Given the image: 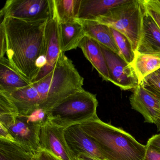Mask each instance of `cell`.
<instances>
[{"label": "cell", "mask_w": 160, "mask_h": 160, "mask_svg": "<svg viewBox=\"0 0 160 160\" xmlns=\"http://www.w3.org/2000/svg\"><path fill=\"white\" fill-rule=\"evenodd\" d=\"M146 152L144 160H160V152L151 146L146 145Z\"/></svg>", "instance_id": "obj_26"}, {"label": "cell", "mask_w": 160, "mask_h": 160, "mask_svg": "<svg viewBox=\"0 0 160 160\" xmlns=\"http://www.w3.org/2000/svg\"><path fill=\"white\" fill-rule=\"evenodd\" d=\"M75 160H84L83 159H80V158H76Z\"/></svg>", "instance_id": "obj_32"}, {"label": "cell", "mask_w": 160, "mask_h": 160, "mask_svg": "<svg viewBox=\"0 0 160 160\" xmlns=\"http://www.w3.org/2000/svg\"><path fill=\"white\" fill-rule=\"evenodd\" d=\"M65 128L48 120L41 128L40 145L42 150L53 153L61 160H75L65 139Z\"/></svg>", "instance_id": "obj_10"}, {"label": "cell", "mask_w": 160, "mask_h": 160, "mask_svg": "<svg viewBox=\"0 0 160 160\" xmlns=\"http://www.w3.org/2000/svg\"><path fill=\"white\" fill-rule=\"evenodd\" d=\"M55 10L54 0H7L0 12L1 20L11 17L27 21L46 20Z\"/></svg>", "instance_id": "obj_7"}, {"label": "cell", "mask_w": 160, "mask_h": 160, "mask_svg": "<svg viewBox=\"0 0 160 160\" xmlns=\"http://www.w3.org/2000/svg\"><path fill=\"white\" fill-rule=\"evenodd\" d=\"M145 8L143 0H129L93 21L112 28L125 35L135 52L141 41Z\"/></svg>", "instance_id": "obj_4"}, {"label": "cell", "mask_w": 160, "mask_h": 160, "mask_svg": "<svg viewBox=\"0 0 160 160\" xmlns=\"http://www.w3.org/2000/svg\"><path fill=\"white\" fill-rule=\"evenodd\" d=\"M139 84L149 75L160 69V51L153 53L135 52V58L132 62Z\"/></svg>", "instance_id": "obj_21"}, {"label": "cell", "mask_w": 160, "mask_h": 160, "mask_svg": "<svg viewBox=\"0 0 160 160\" xmlns=\"http://www.w3.org/2000/svg\"><path fill=\"white\" fill-rule=\"evenodd\" d=\"M129 100L132 108L142 115L145 122L155 124L160 113V101L140 85L134 89Z\"/></svg>", "instance_id": "obj_12"}, {"label": "cell", "mask_w": 160, "mask_h": 160, "mask_svg": "<svg viewBox=\"0 0 160 160\" xmlns=\"http://www.w3.org/2000/svg\"><path fill=\"white\" fill-rule=\"evenodd\" d=\"M98 102L95 94L85 90L70 95L48 112V118L56 125L67 128L98 117Z\"/></svg>", "instance_id": "obj_5"}, {"label": "cell", "mask_w": 160, "mask_h": 160, "mask_svg": "<svg viewBox=\"0 0 160 160\" xmlns=\"http://www.w3.org/2000/svg\"><path fill=\"white\" fill-rule=\"evenodd\" d=\"M31 85L11 66L8 59L0 58V91L11 92Z\"/></svg>", "instance_id": "obj_20"}, {"label": "cell", "mask_w": 160, "mask_h": 160, "mask_svg": "<svg viewBox=\"0 0 160 160\" xmlns=\"http://www.w3.org/2000/svg\"><path fill=\"white\" fill-rule=\"evenodd\" d=\"M0 58L5 57L6 52V42L3 27L0 25Z\"/></svg>", "instance_id": "obj_27"}, {"label": "cell", "mask_w": 160, "mask_h": 160, "mask_svg": "<svg viewBox=\"0 0 160 160\" xmlns=\"http://www.w3.org/2000/svg\"><path fill=\"white\" fill-rule=\"evenodd\" d=\"M59 20L56 8L51 18L47 22L45 28L46 53L47 63L41 70L32 84L37 83L51 72L56 66L58 58L61 53Z\"/></svg>", "instance_id": "obj_11"}, {"label": "cell", "mask_w": 160, "mask_h": 160, "mask_svg": "<svg viewBox=\"0 0 160 160\" xmlns=\"http://www.w3.org/2000/svg\"><path fill=\"white\" fill-rule=\"evenodd\" d=\"M139 85L160 101V69L146 77Z\"/></svg>", "instance_id": "obj_24"}, {"label": "cell", "mask_w": 160, "mask_h": 160, "mask_svg": "<svg viewBox=\"0 0 160 160\" xmlns=\"http://www.w3.org/2000/svg\"><path fill=\"white\" fill-rule=\"evenodd\" d=\"M2 92L8 97L20 115L29 116L36 110L41 109V97L32 84L11 92Z\"/></svg>", "instance_id": "obj_13"}, {"label": "cell", "mask_w": 160, "mask_h": 160, "mask_svg": "<svg viewBox=\"0 0 160 160\" xmlns=\"http://www.w3.org/2000/svg\"><path fill=\"white\" fill-rule=\"evenodd\" d=\"M41 97V108L47 113L55 106L78 91L83 90L84 78L65 53L60 54L54 70L32 84Z\"/></svg>", "instance_id": "obj_3"}, {"label": "cell", "mask_w": 160, "mask_h": 160, "mask_svg": "<svg viewBox=\"0 0 160 160\" xmlns=\"http://www.w3.org/2000/svg\"><path fill=\"white\" fill-rule=\"evenodd\" d=\"M48 20L27 21L8 17L1 21L6 38L8 61L32 84L39 74L36 61L41 55H46L45 28Z\"/></svg>", "instance_id": "obj_1"}, {"label": "cell", "mask_w": 160, "mask_h": 160, "mask_svg": "<svg viewBox=\"0 0 160 160\" xmlns=\"http://www.w3.org/2000/svg\"><path fill=\"white\" fill-rule=\"evenodd\" d=\"M78 20L83 26L86 36L120 55L109 27L93 20Z\"/></svg>", "instance_id": "obj_17"}, {"label": "cell", "mask_w": 160, "mask_h": 160, "mask_svg": "<svg viewBox=\"0 0 160 160\" xmlns=\"http://www.w3.org/2000/svg\"><path fill=\"white\" fill-rule=\"evenodd\" d=\"M39 152L26 145L0 138V160H39Z\"/></svg>", "instance_id": "obj_19"}, {"label": "cell", "mask_w": 160, "mask_h": 160, "mask_svg": "<svg viewBox=\"0 0 160 160\" xmlns=\"http://www.w3.org/2000/svg\"><path fill=\"white\" fill-rule=\"evenodd\" d=\"M129 0H81L78 19L94 20Z\"/></svg>", "instance_id": "obj_16"}, {"label": "cell", "mask_w": 160, "mask_h": 160, "mask_svg": "<svg viewBox=\"0 0 160 160\" xmlns=\"http://www.w3.org/2000/svg\"><path fill=\"white\" fill-rule=\"evenodd\" d=\"M79 125L108 160H144L146 145L122 129L104 122L98 117Z\"/></svg>", "instance_id": "obj_2"}, {"label": "cell", "mask_w": 160, "mask_h": 160, "mask_svg": "<svg viewBox=\"0 0 160 160\" xmlns=\"http://www.w3.org/2000/svg\"><path fill=\"white\" fill-rule=\"evenodd\" d=\"M81 0H54L60 23L77 19Z\"/></svg>", "instance_id": "obj_22"}, {"label": "cell", "mask_w": 160, "mask_h": 160, "mask_svg": "<svg viewBox=\"0 0 160 160\" xmlns=\"http://www.w3.org/2000/svg\"><path fill=\"white\" fill-rule=\"evenodd\" d=\"M101 45L109 75V82L123 91L135 89L139 85L133 68L119 55Z\"/></svg>", "instance_id": "obj_8"}, {"label": "cell", "mask_w": 160, "mask_h": 160, "mask_svg": "<svg viewBox=\"0 0 160 160\" xmlns=\"http://www.w3.org/2000/svg\"><path fill=\"white\" fill-rule=\"evenodd\" d=\"M64 135L74 159L84 160H109L94 141L84 132L79 124L65 128Z\"/></svg>", "instance_id": "obj_9"}, {"label": "cell", "mask_w": 160, "mask_h": 160, "mask_svg": "<svg viewBox=\"0 0 160 160\" xmlns=\"http://www.w3.org/2000/svg\"><path fill=\"white\" fill-rule=\"evenodd\" d=\"M112 35L119 50L120 56L129 64H131L135 58V51L129 39L119 32L110 28Z\"/></svg>", "instance_id": "obj_23"}, {"label": "cell", "mask_w": 160, "mask_h": 160, "mask_svg": "<svg viewBox=\"0 0 160 160\" xmlns=\"http://www.w3.org/2000/svg\"><path fill=\"white\" fill-rule=\"evenodd\" d=\"M155 124H156V126H157V131L160 132V113L159 116L157 118Z\"/></svg>", "instance_id": "obj_31"}, {"label": "cell", "mask_w": 160, "mask_h": 160, "mask_svg": "<svg viewBox=\"0 0 160 160\" xmlns=\"http://www.w3.org/2000/svg\"><path fill=\"white\" fill-rule=\"evenodd\" d=\"M39 160H62L47 151L42 150L39 154Z\"/></svg>", "instance_id": "obj_29"}, {"label": "cell", "mask_w": 160, "mask_h": 160, "mask_svg": "<svg viewBox=\"0 0 160 160\" xmlns=\"http://www.w3.org/2000/svg\"><path fill=\"white\" fill-rule=\"evenodd\" d=\"M78 48L101 78L105 81L109 82L108 68L100 44L86 36Z\"/></svg>", "instance_id": "obj_14"}, {"label": "cell", "mask_w": 160, "mask_h": 160, "mask_svg": "<svg viewBox=\"0 0 160 160\" xmlns=\"http://www.w3.org/2000/svg\"><path fill=\"white\" fill-rule=\"evenodd\" d=\"M147 144L160 152V133L152 136L148 140Z\"/></svg>", "instance_id": "obj_28"}, {"label": "cell", "mask_w": 160, "mask_h": 160, "mask_svg": "<svg viewBox=\"0 0 160 160\" xmlns=\"http://www.w3.org/2000/svg\"><path fill=\"white\" fill-rule=\"evenodd\" d=\"M0 124L8 130L15 142L38 152L42 150L40 135L42 124L32 115L24 116L18 113L0 114Z\"/></svg>", "instance_id": "obj_6"}, {"label": "cell", "mask_w": 160, "mask_h": 160, "mask_svg": "<svg viewBox=\"0 0 160 160\" xmlns=\"http://www.w3.org/2000/svg\"><path fill=\"white\" fill-rule=\"evenodd\" d=\"M59 30L61 50L63 53L76 49L86 36L83 26L78 19L60 23Z\"/></svg>", "instance_id": "obj_18"}, {"label": "cell", "mask_w": 160, "mask_h": 160, "mask_svg": "<svg viewBox=\"0 0 160 160\" xmlns=\"http://www.w3.org/2000/svg\"><path fill=\"white\" fill-rule=\"evenodd\" d=\"M146 12L160 28V0H143Z\"/></svg>", "instance_id": "obj_25"}, {"label": "cell", "mask_w": 160, "mask_h": 160, "mask_svg": "<svg viewBox=\"0 0 160 160\" xmlns=\"http://www.w3.org/2000/svg\"><path fill=\"white\" fill-rule=\"evenodd\" d=\"M0 138L7 139L10 141H14L13 138L9 131L2 124H0Z\"/></svg>", "instance_id": "obj_30"}, {"label": "cell", "mask_w": 160, "mask_h": 160, "mask_svg": "<svg viewBox=\"0 0 160 160\" xmlns=\"http://www.w3.org/2000/svg\"><path fill=\"white\" fill-rule=\"evenodd\" d=\"M160 51V28L145 9L142 38L136 52L149 53Z\"/></svg>", "instance_id": "obj_15"}]
</instances>
